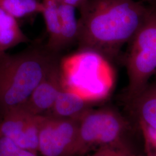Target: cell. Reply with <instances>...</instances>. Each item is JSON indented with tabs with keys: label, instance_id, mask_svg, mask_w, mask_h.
<instances>
[{
	"label": "cell",
	"instance_id": "4",
	"mask_svg": "<svg viewBox=\"0 0 156 156\" xmlns=\"http://www.w3.org/2000/svg\"><path fill=\"white\" fill-rule=\"evenodd\" d=\"M127 123L111 107L91 108L79 120V155L98 148L124 143Z\"/></svg>",
	"mask_w": 156,
	"mask_h": 156
},
{
	"label": "cell",
	"instance_id": "7",
	"mask_svg": "<svg viewBox=\"0 0 156 156\" xmlns=\"http://www.w3.org/2000/svg\"><path fill=\"white\" fill-rule=\"evenodd\" d=\"M62 87L61 61L59 60L20 106L35 115H45L52 108Z\"/></svg>",
	"mask_w": 156,
	"mask_h": 156
},
{
	"label": "cell",
	"instance_id": "18",
	"mask_svg": "<svg viewBox=\"0 0 156 156\" xmlns=\"http://www.w3.org/2000/svg\"><path fill=\"white\" fill-rule=\"evenodd\" d=\"M150 5L154 6L156 7V0H152Z\"/></svg>",
	"mask_w": 156,
	"mask_h": 156
},
{
	"label": "cell",
	"instance_id": "3",
	"mask_svg": "<svg viewBox=\"0 0 156 156\" xmlns=\"http://www.w3.org/2000/svg\"><path fill=\"white\" fill-rule=\"evenodd\" d=\"M125 64L128 76L126 101L140 94L156 74V7L150 5L145 22L128 44Z\"/></svg>",
	"mask_w": 156,
	"mask_h": 156
},
{
	"label": "cell",
	"instance_id": "9",
	"mask_svg": "<svg viewBox=\"0 0 156 156\" xmlns=\"http://www.w3.org/2000/svg\"><path fill=\"white\" fill-rule=\"evenodd\" d=\"M127 103L138 122L156 129V81Z\"/></svg>",
	"mask_w": 156,
	"mask_h": 156
},
{
	"label": "cell",
	"instance_id": "1",
	"mask_svg": "<svg viewBox=\"0 0 156 156\" xmlns=\"http://www.w3.org/2000/svg\"><path fill=\"white\" fill-rule=\"evenodd\" d=\"M150 5L135 0H87L79 9L78 50L114 60L148 15Z\"/></svg>",
	"mask_w": 156,
	"mask_h": 156
},
{
	"label": "cell",
	"instance_id": "17",
	"mask_svg": "<svg viewBox=\"0 0 156 156\" xmlns=\"http://www.w3.org/2000/svg\"><path fill=\"white\" fill-rule=\"evenodd\" d=\"M59 3H64L68 5H72L76 9H80L84 4L86 3L87 0H55Z\"/></svg>",
	"mask_w": 156,
	"mask_h": 156
},
{
	"label": "cell",
	"instance_id": "16",
	"mask_svg": "<svg viewBox=\"0 0 156 156\" xmlns=\"http://www.w3.org/2000/svg\"><path fill=\"white\" fill-rule=\"evenodd\" d=\"M129 147L124 143L100 147L90 156H132Z\"/></svg>",
	"mask_w": 156,
	"mask_h": 156
},
{
	"label": "cell",
	"instance_id": "14",
	"mask_svg": "<svg viewBox=\"0 0 156 156\" xmlns=\"http://www.w3.org/2000/svg\"><path fill=\"white\" fill-rule=\"evenodd\" d=\"M0 156H38L34 151L19 147L7 138L0 137Z\"/></svg>",
	"mask_w": 156,
	"mask_h": 156
},
{
	"label": "cell",
	"instance_id": "13",
	"mask_svg": "<svg viewBox=\"0 0 156 156\" xmlns=\"http://www.w3.org/2000/svg\"><path fill=\"white\" fill-rule=\"evenodd\" d=\"M0 8L17 20L42 13L44 9L40 0H0Z\"/></svg>",
	"mask_w": 156,
	"mask_h": 156
},
{
	"label": "cell",
	"instance_id": "6",
	"mask_svg": "<svg viewBox=\"0 0 156 156\" xmlns=\"http://www.w3.org/2000/svg\"><path fill=\"white\" fill-rule=\"evenodd\" d=\"M43 115H35L16 106L0 116V137H5L19 147L37 153L39 127Z\"/></svg>",
	"mask_w": 156,
	"mask_h": 156
},
{
	"label": "cell",
	"instance_id": "5",
	"mask_svg": "<svg viewBox=\"0 0 156 156\" xmlns=\"http://www.w3.org/2000/svg\"><path fill=\"white\" fill-rule=\"evenodd\" d=\"M38 151L43 156H80L79 120L43 115Z\"/></svg>",
	"mask_w": 156,
	"mask_h": 156
},
{
	"label": "cell",
	"instance_id": "12",
	"mask_svg": "<svg viewBox=\"0 0 156 156\" xmlns=\"http://www.w3.org/2000/svg\"><path fill=\"white\" fill-rule=\"evenodd\" d=\"M58 9L61 23L60 51L76 44L78 40V19L73 6L58 2Z\"/></svg>",
	"mask_w": 156,
	"mask_h": 156
},
{
	"label": "cell",
	"instance_id": "11",
	"mask_svg": "<svg viewBox=\"0 0 156 156\" xmlns=\"http://www.w3.org/2000/svg\"><path fill=\"white\" fill-rule=\"evenodd\" d=\"M44 9L42 12L44 19L48 39L45 44L51 51L60 54L61 41V23L55 0H42Z\"/></svg>",
	"mask_w": 156,
	"mask_h": 156
},
{
	"label": "cell",
	"instance_id": "19",
	"mask_svg": "<svg viewBox=\"0 0 156 156\" xmlns=\"http://www.w3.org/2000/svg\"><path fill=\"white\" fill-rule=\"evenodd\" d=\"M144 1H147V2H149V3L150 4V5H151V0H144Z\"/></svg>",
	"mask_w": 156,
	"mask_h": 156
},
{
	"label": "cell",
	"instance_id": "15",
	"mask_svg": "<svg viewBox=\"0 0 156 156\" xmlns=\"http://www.w3.org/2000/svg\"><path fill=\"white\" fill-rule=\"evenodd\" d=\"M144 136L147 156H156V129L142 122H139Z\"/></svg>",
	"mask_w": 156,
	"mask_h": 156
},
{
	"label": "cell",
	"instance_id": "8",
	"mask_svg": "<svg viewBox=\"0 0 156 156\" xmlns=\"http://www.w3.org/2000/svg\"><path fill=\"white\" fill-rule=\"evenodd\" d=\"M94 104L62 86L52 108L45 115L79 120Z\"/></svg>",
	"mask_w": 156,
	"mask_h": 156
},
{
	"label": "cell",
	"instance_id": "2",
	"mask_svg": "<svg viewBox=\"0 0 156 156\" xmlns=\"http://www.w3.org/2000/svg\"><path fill=\"white\" fill-rule=\"evenodd\" d=\"M60 54L45 45H34L15 54L0 53V116L20 106L50 68Z\"/></svg>",
	"mask_w": 156,
	"mask_h": 156
},
{
	"label": "cell",
	"instance_id": "10",
	"mask_svg": "<svg viewBox=\"0 0 156 156\" xmlns=\"http://www.w3.org/2000/svg\"><path fill=\"white\" fill-rule=\"evenodd\" d=\"M30 41L18 20L0 8V53Z\"/></svg>",
	"mask_w": 156,
	"mask_h": 156
},
{
	"label": "cell",
	"instance_id": "20",
	"mask_svg": "<svg viewBox=\"0 0 156 156\" xmlns=\"http://www.w3.org/2000/svg\"><path fill=\"white\" fill-rule=\"evenodd\" d=\"M132 156H136V155H134V154H133Z\"/></svg>",
	"mask_w": 156,
	"mask_h": 156
}]
</instances>
